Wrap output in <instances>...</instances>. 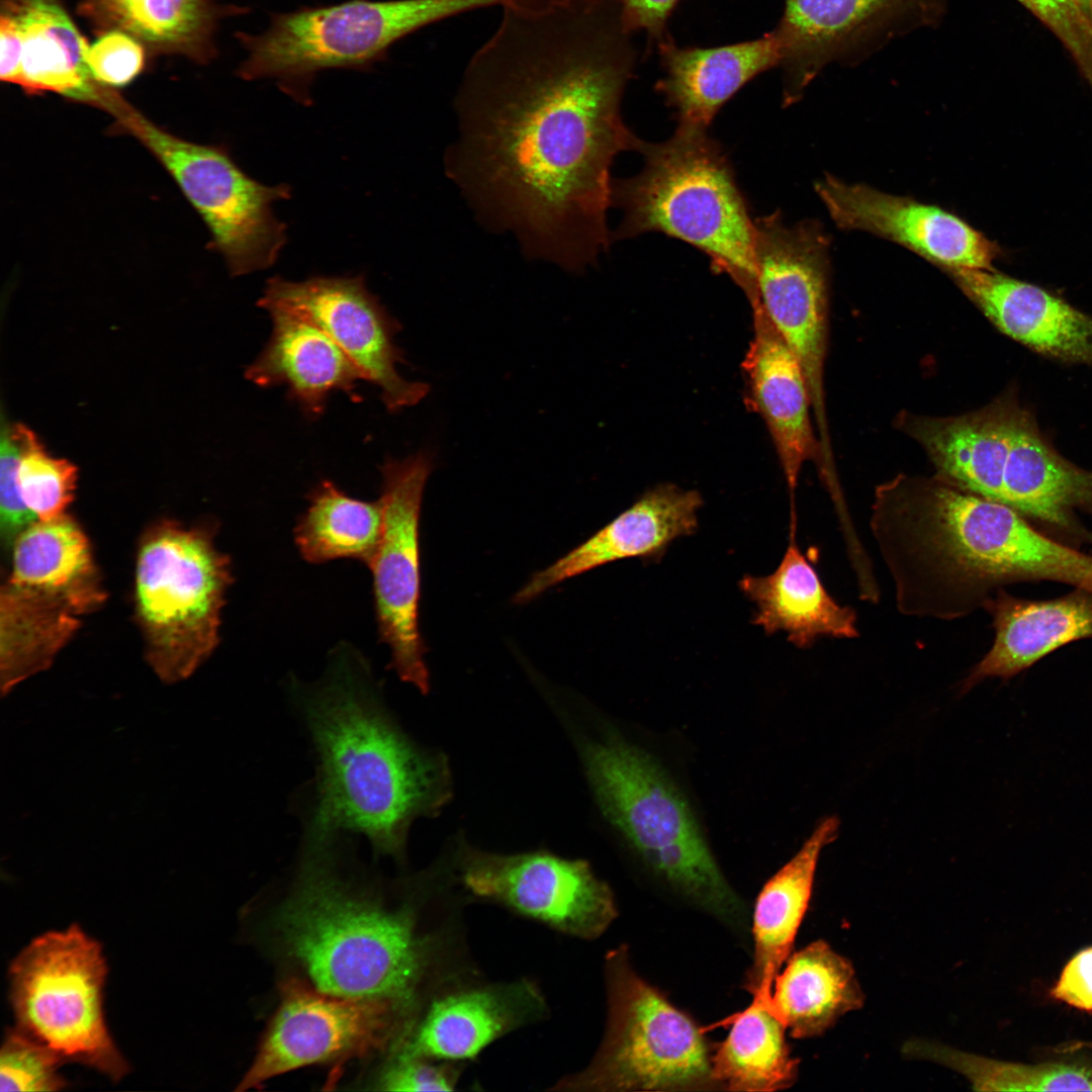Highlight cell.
<instances>
[{
    "mask_svg": "<svg viewBox=\"0 0 1092 1092\" xmlns=\"http://www.w3.org/2000/svg\"><path fill=\"white\" fill-rule=\"evenodd\" d=\"M460 880L474 897L576 938L600 937L618 916L612 889L581 859L470 849L462 855Z\"/></svg>",
    "mask_w": 1092,
    "mask_h": 1092,
    "instance_id": "cell-16",
    "label": "cell"
},
{
    "mask_svg": "<svg viewBox=\"0 0 1092 1092\" xmlns=\"http://www.w3.org/2000/svg\"><path fill=\"white\" fill-rule=\"evenodd\" d=\"M88 47L59 0H1L2 82L104 109L112 91L94 80Z\"/></svg>",
    "mask_w": 1092,
    "mask_h": 1092,
    "instance_id": "cell-18",
    "label": "cell"
},
{
    "mask_svg": "<svg viewBox=\"0 0 1092 1092\" xmlns=\"http://www.w3.org/2000/svg\"><path fill=\"white\" fill-rule=\"evenodd\" d=\"M327 834L310 828L303 878L279 913L288 953L313 987L350 999L391 1002L408 1013L431 965L433 943L406 910L352 894L327 869Z\"/></svg>",
    "mask_w": 1092,
    "mask_h": 1092,
    "instance_id": "cell-3",
    "label": "cell"
},
{
    "mask_svg": "<svg viewBox=\"0 0 1092 1092\" xmlns=\"http://www.w3.org/2000/svg\"><path fill=\"white\" fill-rule=\"evenodd\" d=\"M815 189L839 229L887 239L943 270L993 269V261L1001 254L996 243L940 207L846 183L829 174Z\"/></svg>",
    "mask_w": 1092,
    "mask_h": 1092,
    "instance_id": "cell-17",
    "label": "cell"
},
{
    "mask_svg": "<svg viewBox=\"0 0 1092 1092\" xmlns=\"http://www.w3.org/2000/svg\"><path fill=\"white\" fill-rule=\"evenodd\" d=\"M607 1020L590 1063L556 1085L560 1091H719L716 1044L695 1018L643 978L629 947L611 949L604 966Z\"/></svg>",
    "mask_w": 1092,
    "mask_h": 1092,
    "instance_id": "cell-6",
    "label": "cell"
},
{
    "mask_svg": "<svg viewBox=\"0 0 1092 1092\" xmlns=\"http://www.w3.org/2000/svg\"><path fill=\"white\" fill-rule=\"evenodd\" d=\"M1051 996L1078 1009L1092 1011V947L1078 952L1066 965Z\"/></svg>",
    "mask_w": 1092,
    "mask_h": 1092,
    "instance_id": "cell-44",
    "label": "cell"
},
{
    "mask_svg": "<svg viewBox=\"0 0 1092 1092\" xmlns=\"http://www.w3.org/2000/svg\"><path fill=\"white\" fill-rule=\"evenodd\" d=\"M584 767L606 818L659 892L751 947V908L731 887L684 796L645 752L609 736L583 746Z\"/></svg>",
    "mask_w": 1092,
    "mask_h": 1092,
    "instance_id": "cell-4",
    "label": "cell"
},
{
    "mask_svg": "<svg viewBox=\"0 0 1092 1092\" xmlns=\"http://www.w3.org/2000/svg\"><path fill=\"white\" fill-rule=\"evenodd\" d=\"M213 525L162 520L140 538L134 617L148 664L166 684L188 678L219 644L221 611L234 581Z\"/></svg>",
    "mask_w": 1092,
    "mask_h": 1092,
    "instance_id": "cell-7",
    "label": "cell"
},
{
    "mask_svg": "<svg viewBox=\"0 0 1092 1092\" xmlns=\"http://www.w3.org/2000/svg\"><path fill=\"white\" fill-rule=\"evenodd\" d=\"M434 453L424 449L381 466L382 531L367 565L373 578L378 632L391 650L390 667L423 694L430 689L427 651L419 628L421 554L419 528L425 484Z\"/></svg>",
    "mask_w": 1092,
    "mask_h": 1092,
    "instance_id": "cell-12",
    "label": "cell"
},
{
    "mask_svg": "<svg viewBox=\"0 0 1092 1092\" xmlns=\"http://www.w3.org/2000/svg\"><path fill=\"white\" fill-rule=\"evenodd\" d=\"M1004 334L1034 351L1092 364V317L1032 284L994 269L944 270Z\"/></svg>",
    "mask_w": 1092,
    "mask_h": 1092,
    "instance_id": "cell-22",
    "label": "cell"
},
{
    "mask_svg": "<svg viewBox=\"0 0 1092 1092\" xmlns=\"http://www.w3.org/2000/svg\"><path fill=\"white\" fill-rule=\"evenodd\" d=\"M302 696L318 757L313 823L361 833L376 853L400 857L413 820L448 799L445 760L396 727L365 658L347 645L333 651L324 680Z\"/></svg>",
    "mask_w": 1092,
    "mask_h": 1092,
    "instance_id": "cell-2",
    "label": "cell"
},
{
    "mask_svg": "<svg viewBox=\"0 0 1092 1092\" xmlns=\"http://www.w3.org/2000/svg\"><path fill=\"white\" fill-rule=\"evenodd\" d=\"M434 1060L398 1051L380 1077V1089L386 1091H452L458 1073L451 1062Z\"/></svg>",
    "mask_w": 1092,
    "mask_h": 1092,
    "instance_id": "cell-42",
    "label": "cell"
},
{
    "mask_svg": "<svg viewBox=\"0 0 1092 1092\" xmlns=\"http://www.w3.org/2000/svg\"><path fill=\"white\" fill-rule=\"evenodd\" d=\"M14 428L20 445L17 480L24 505L38 521L63 517L74 500L76 466L50 455L26 426Z\"/></svg>",
    "mask_w": 1092,
    "mask_h": 1092,
    "instance_id": "cell-37",
    "label": "cell"
},
{
    "mask_svg": "<svg viewBox=\"0 0 1092 1092\" xmlns=\"http://www.w3.org/2000/svg\"><path fill=\"white\" fill-rule=\"evenodd\" d=\"M64 1062L18 1028H9L0 1051V1091H61L68 1086L60 1073Z\"/></svg>",
    "mask_w": 1092,
    "mask_h": 1092,
    "instance_id": "cell-38",
    "label": "cell"
},
{
    "mask_svg": "<svg viewBox=\"0 0 1092 1092\" xmlns=\"http://www.w3.org/2000/svg\"><path fill=\"white\" fill-rule=\"evenodd\" d=\"M473 5L474 0H348L276 13L264 31L236 33L246 52L237 74L247 81L274 80L283 93L309 105L310 86L322 71L371 69L396 41Z\"/></svg>",
    "mask_w": 1092,
    "mask_h": 1092,
    "instance_id": "cell-8",
    "label": "cell"
},
{
    "mask_svg": "<svg viewBox=\"0 0 1092 1092\" xmlns=\"http://www.w3.org/2000/svg\"><path fill=\"white\" fill-rule=\"evenodd\" d=\"M308 500L306 512L294 528L295 544L302 558L310 563L353 558L368 565L381 537L380 500L351 497L330 480L318 483L308 494Z\"/></svg>",
    "mask_w": 1092,
    "mask_h": 1092,
    "instance_id": "cell-35",
    "label": "cell"
},
{
    "mask_svg": "<svg viewBox=\"0 0 1092 1092\" xmlns=\"http://www.w3.org/2000/svg\"><path fill=\"white\" fill-rule=\"evenodd\" d=\"M702 506L697 490L671 483L648 489L586 541L533 574L513 602L526 604L566 579L610 562L659 558L675 539L695 533Z\"/></svg>",
    "mask_w": 1092,
    "mask_h": 1092,
    "instance_id": "cell-20",
    "label": "cell"
},
{
    "mask_svg": "<svg viewBox=\"0 0 1092 1092\" xmlns=\"http://www.w3.org/2000/svg\"><path fill=\"white\" fill-rule=\"evenodd\" d=\"M79 10L98 29L120 30L155 52L205 64L216 56L219 20L249 8L213 0H81Z\"/></svg>",
    "mask_w": 1092,
    "mask_h": 1092,
    "instance_id": "cell-32",
    "label": "cell"
},
{
    "mask_svg": "<svg viewBox=\"0 0 1092 1092\" xmlns=\"http://www.w3.org/2000/svg\"><path fill=\"white\" fill-rule=\"evenodd\" d=\"M544 1012L542 995L526 980L449 990L433 1000L399 1051L434 1061L471 1060Z\"/></svg>",
    "mask_w": 1092,
    "mask_h": 1092,
    "instance_id": "cell-21",
    "label": "cell"
},
{
    "mask_svg": "<svg viewBox=\"0 0 1092 1092\" xmlns=\"http://www.w3.org/2000/svg\"><path fill=\"white\" fill-rule=\"evenodd\" d=\"M10 555L7 582L78 617L96 612L107 600L90 540L69 514L35 521L17 537Z\"/></svg>",
    "mask_w": 1092,
    "mask_h": 1092,
    "instance_id": "cell-28",
    "label": "cell"
},
{
    "mask_svg": "<svg viewBox=\"0 0 1092 1092\" xmlns=\"http://www.w3.org/2000/svg\"><path fill=\"white\" fill-rule=\"evenodd\" d=\"M635 50L612 0H518L470 59L445 173L527 258L580 273L612 241L611 166L640 139L621 100Z\"/></svg>",
    "mask_w": 1092,
    "mask_h": 1092,
    "instance_id": "cell-1",
    "label": "cell"
},
{
    "mask_svg": "<svg viewBox=\"0 0 1092 1092\" xmlns=\"http://www.w3.org/2000/svg\"><path fill=\"white\" fill-rule=\"evenodd\" d=\"M109 112L120 131L135 138L167 170L211 234V249L232 276L272 266L286 243V225L273 212L288 199L285 184L267 186L248 176L224 147L197 144L163 129L123 99Z\"/></svg>",
    "mask_w": 1092,
    "mask_h": 1092,
    "instance_id": "cell-10",
    "label": "cell"
},
{
    "mask_svg": "<svg viewBox=\"0 0 1092 1092\" xmlns=\"http://www.w3.org/2000/svg\"><path fill=\"white\" fill-rule=\"evenodd\" d=\"M145 49L132 35L108 30L88 47L86 61L94 80L106 88L133 81L145 67Z\"/></svg>",
    "mask_w": 1092,
    "mask_h": 1092,
    "instance_id": "cell-40",
    "label": "cell"
},
{
    "mask_svg": "<svg viewBox=\"0 0 1092 1092\" xmlns=\"http://www.w3.org/2000/svg\"><path fill=\"white\" fill-rule=\"evenodd\" d=\"M657 44L664 76L656 90L673 109L678 124L706 128L741 87L781 61L774 31L716 48L678 47L669 36Z\"/></svg>",
    "mask_w": 1092,
    "mask_h": 1092,
    "instance_id": "cell-25",
    "label": "cell"
},
{
    "mask_svg": "<svg viewBox=\"0 0 1092 1092\" xmlns=\"http://www.w3.org/2000/svg\"><path fill=\"white\" fill-rule=\"evenodd\" d=\"M839 820L823 819L800 850L761 888L751 908V964L743 989L766 1004L783 965L792 954L814 885L822 849L838 835Z\"/></svg>",
    "mask_w": 1092,
    "mask_h": 1092,
    "instance_id": "cell-27",
    "label": "cell"
},
{
    "mask_svg": "<svg viewBox=\"0 0 1092 1092\" xmlns=\"http://www.w3.org/2000/svg\"><path fill=\"white\" fill-rule=\"evenodd\" d=\"M20 445L13 427L3 428L0 442V537L9 554L17 537L36 517L24 505L17 480Z\"/></svg>",
    "mask_w": 1092,
    "mask_h": 1092,
    "instance_id": "cell-41",
    "label": "cell"
},
{
    "mask_svg": "<svg viewBox=\"0 0 1092 1092\" xmlns=\"http://www.w3.org/2000/svg\"><path fill=\"white\" fill-rule=\"evenodd\" d=\"M258 305L298 316L327 334L350 358L364 380L380 389L387 410L398 412L419 403L430 385L408 381L397 370L405 362L394 343L399 324L369 292L362 275L267 281Z\"/></svg>",
    "mask_w": 1092,
    "mask_h": 1092,
    "instance_id": "cell-15",
    "label": "cell"
},
{
    "mask_svg": "<svg viewBox=\"0 0 1092 1092\" xmlns=\"http://www.w3.org/2000/svg\"><path fill=\"white\" fill-rule=\"evenodd\" d=\"M625 29L644 30L657 43L668 35L666 22L678 0H613Z\"/></svg>",
    "mask_w": 1092,
    "mask_h": 1092,
    "instance_id": "cell-43",
    "label": "cell"
},
{
    "mask_svg": "<svg viewBox=\"0 0 1092 1092\" xmlns=\"http://www.w3.org/2000/svg\"><path fill=\"white\" fill-rule=\"evenodd\" d=\"M791 531L785 554L767 575H744L742 593L756 606L752 620L770 635L783 631L799 648L811 647L821 636L858 637L856 613L837 604L824 587L817 571L800 551Z\"/></svg>",
    "mask_w": 1092,
    "mask_h": 1092,
    "instance_id": "cell-29",
    "label": "cell"
},
{
    "mask_svg": "<svg viewBox=\"0 0 1092 1092\" xmlns=\"http://www.w3.org/2000/svg\"><path fill=\"white\" fill-rule=\"evenodd\" d=\"M411 1013L382 1000L334 996L291 980L257 1056L237 1088L259 1087L267 1080L311 1064L363 1056L401 1042L414 1025Z\"/></svg>",
    "mask_w": 1092,
    "mask_h": 1092,
    "instance_id": "cell-13",
    "label": "cell"
},
{
    "mask_svg": "<svg viewBox=\"0 0 1092 1092\" xmlns=\"http://www.w3.org/2000/svg\"><path fill=\"white\" fill-rule=\"evenodd\" d=\"M730 1024L713 1056V1076L720 1091L775 1092L798 1079L799 1060L792 1056L786 1027L760 1001L725 1019Z\"/></svg>",
    "mask_w": 1092,
    "mask_h": 1092,
    "instance_id": "cell-33",
    "label": "cell"
},
{
    "mask_svg": "<svg viewBox=\"0 0 1092 1092\" xmlns=\"http://www.w3.org/2000/svg\"><path fill=\"white\" fill-rule=\"evenodd\" d=\"M754 225L758 302L803 369L822 454L832 461L824 388L830 240L818 221L789 225L779 211Z\"/></svg>",
    "mask_w": 1092,
    "mask_h": 1092,
    "instance_id": "cell-11",
    "label": "cell"
},
{
    "mask_svg": "<svg viewBox=\"0 0 1092 1092\" xmlns=\"http://www.w3.org/2000/svg\"><path fill=\"white\" fill-rule=\"evenodd\" d=\"M272 333L246 377L259 386L285 385L309 414L324 412L329 395L352 392L364 380L342 349L321 329L281 310L269 311Z\"/></svg>",
    "mask_w": 1092,
    "mask_h": 1092,
    "instance_id": "cell-30",
    "label": "cell"
},
{
    "mask_svg": "<svg viewBox=\"0 0 1092 1092\" xmlns=\"http://www.w3.org/2000/svg\"><path fill=\"white\" fill-rule=\"evenodd\" d=\"M1061 40L1092 85V0H1017Z\"/></svg>",
    "mask_w": 1092,
    "mask_h": 1092,
    "instance_id": "cell-39",
    "label": "cell"
},
{
    "mask_svg": "<svg viewBox=\"0 0 1092 1092\" xmlns=\"http://www.w3.org/2000/svg\"><path fill=\"white\" fill-rule=\"evenodd\" d=\"M753 336L742 362L749 403L762 418L774 442L791 495L807 461L823 466L822 449L811 421L812 403L803 369L759 302L750 304Z\"/></svg>",
    "mask_w": 1092,
    "mask_h": 1092,
    "instance_id": "cell-19",
    "label": "cell"
},
{
    "mask_svg": "<svg viewBox=\"0 0 1092 1092\" xmlns=\"http://www.w3.org/2000/svg\"><path fill=\"white\" fill-rule=\"evenodd\" d=\"M107 964L100 943L79 925L33 938L9 966L15 1027L64 1063L92 1068L112 1082L129 1073L106 1024Z\"/></svg>",
    "mask_w": 1092,
    "mask_h": 1092,
    "instance_id": "cell-9",
    "label": "cell"
},
{
    "mask_svg": "<svg viewBox=\"0 0 1092 1092\" xmlns=\"http://www.w3.org/2000/svg\"><path fill=\"white\" fill-rule=\"evenodd\" d=\"M983 608L993 619V644L966 677L962 692L985 678L1008 679L1069 643L1092 639V590L1086 588L1042 601L1000 588Z\"/></svg>",
    "mask_w": 1092,
    "mask_h": 1092,
    "instance_id": "cell-23",
    "label": "cell"
},
{
    "mask_svg": "<svg viewBox=\"0 0 1092 1092\" xmlns=\"http://www.w3.org/2000/svg\"><path fill=\"white\" fill-rule=\"evenodd\" d=\"M772 30L780 47L784 103L802 96L831 63L863 59L893 38L937 24L947 0H784Z\"/></svg>",
    "mask_w": 1092,
    "mask_h": 1092,
    "instance_id": "cell-14",
    "label": "cell"
},
{
    "mask_svg": "<svg viewBox=\"0 0 1092 1092\" xmlns=\"http://www.w3.org/2000/svg\"><path fill=\"white\" fill-rule=\"evenodd\" d=\"M1002 504L1072 538L1092 544L1075 511L1092 515V471L1062 458L1044 441L1029 414L1020 411L1004 477Z\"/></svg>",
    "mask_w": 1092,
    "mask_h": 1092,
    "instance_id": "cell-26",
    "label": "cell"
},
{
    "mask_svg": "<svg viewBox=\"0 0 1092 1092\" xmlns=\"http://www.w3.org/2000/svg\"><path fill=\"white\" fill-rule=\"evenodd\" d=\"M635 176L614 180L612 204L623 218L612 241L663 233L705 253L749 303L758 300L755 225L728 156L706 127L677 124L662 143H645Z\"/></svg>",
    "mask_w": 1092,
    "mask_h": 1092,
    "instance_id": "cell-5",
    "label": "cell"
},
{
    "mask_svg": "<svg viewBox=\"0 0 1092 1092\" xmlns=\"http://www.w3.org/2000/svg\"><path fill=\"white\" fill-rule=\"evenodd\" d=\"M1020 411L1002 398L958 417L905 415L902 429L925 450L936 476L1002 503L1004 470Z\"/></svg>",
    "mask_w": 1092,
    "mask_h": 1092,
    "instance_id": "cell-24",
    "label": "cell"
},
{
    "mask_svg": "<svg viewBox=\"0 0 1092 1092\" xmlns=\"http://www.w3.org/2000/svg\"><path fill=\"white\" fill-rule=\"evenodd\" d=\"M81 627L63 606L5 581L0 589V688L4 697L48 669Z\"/></svg>",
    "mask_w": 1092,
    "mask_h": 1092,
    "instance_id": "cell-34",
    "label": "cell"
},
{
    "mask_svg": "<svg viewBox=\"0 0 1092 1092\" xmlns=\"http://www.w3.org/2000/svg\"><path fill=\"white\" fill-rule=\"evenodd\" d=\"M864 997L850 962L824 940L792 953L764 1004L794 1038L823 1034Z\"/></svg>",
    "mask_w": 1092,
    "mask_h": 1092,
    "instance_id": "cell-31",
    "label": "cell"
},
{
    "mask_svg": "<svg viewBox=\"0 0 1092 1092\" xmlns=\"http://www.w3.org/2000/svg\"><path fill=\"white\" fill-rule=\"evenodd\" d=\"M903 1052L962 1074L978 1091H1092V1067L1085 1064L1004 1062L919 1038L907 1041Z\"/></svg>",
    "mask_w": 1092,
    "mask_h": 1092,
    "instance_id": "cell-36",
    "label": "cell"
}]
</instances>
